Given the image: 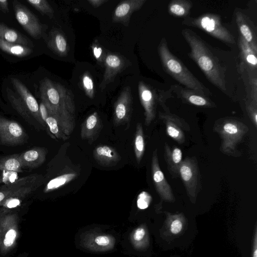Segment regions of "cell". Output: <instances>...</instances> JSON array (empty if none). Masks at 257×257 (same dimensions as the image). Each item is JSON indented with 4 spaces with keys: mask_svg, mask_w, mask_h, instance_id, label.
Instances as JSON below:
<instances>
[{
    "mask_svg": "<svg viewBox=\"0 0 257 257\" xmlns=\"http://www.w3.org/2000/svg\"><path fill=\"white\" fill-rule=\"evenodd\" d=\"M39 90L49 114L56 117L62 132L70 136L76 125L75 106L72 92L47 78L41 81Z\"/></svg>",
    "mask_w": 257,
    "mask_h": 257,
    "instance_id": "1",
    "label": "cell"
},
{
    "mask_svg": "<svg viewBox=\"0 0 257 257\" xmlns=\"http://www.w3.org/2000/svg\"><path fill=\"white\" fill-rule=\"evenodd\" d=\"M181 33L190 46V57L196 63L212 84L225 92L227 90L225 69L211 48L192 30L184 29Z\"/></svg>",
    "mask_w": 257,
    "mask_h": 257,
    "instance_id": "2",
    "label": "cell"
},
{
    "mask_svg": "<svg viewBox=\"0 0 257 257\" xmlns=\"http://www.w3.org/2000/svg\"><path fill=\"white\" fill-rule=\"evenodd\" d=\"M158 52L164 70L186 88L203 95L209 96L211 92L187 69L183 63L170 51L166 40L163 38Z\"/></svg>",
    "mask_w": 257,
    "mask_h": 257,
    "instance_id": "3",
    "label": "cell"
},
{
    "mask_svg": "<svg viewBox=\"0 0 257 257\" xmlns=\"http://www.w3.org/2000/svg\"><path fill=\"white\" fill-rule=\"evenodd\" d=\"M138 91L141 103L144 109L145 124L149 126L156 116L157 107L159 105L164 111L169 108L166 105V100L172 97L171 89L169 90L155 89L140 81Z\"/></svg>",
    "mask_w": 257,
    "mask_h": 257,
    "instance_id": "4",
    "label": "cell"
},
{
    "mask_svg": "<svg viewBox=\"0 0 257 257\" xmlns=\"http://www.w3.org/2000/svg\"><path fill=\"white\" fill-rule=\"evenodd\" d=\"M182 23L203 30L212 36L225 43H235L233 36L222 25L218 15L206 14L197 18H187Z\"/></svg>",
    "mask_w": 257,
    "mask_h": 257,
    "instance_id": "5",
    "label": "cell"
},
{
    "mask_svg": "<svg viewBox=\"0 0 257 257\" xmlns=\"http://www.w3.org/2000/svg\"><path fill=\"white\" fill-rule=\"evenodd\" d=\"M216 131L222 139L220 150L228 155H233L236 145L241 142L248 128L242 122L232 119H226Z\"/></svg>",
    "mask_w": 257,
    "mask_h": 257,
    "instance_id": "6",
    "label": "cell"
},
{
    "mask_svg": "<svg viewBox=\"0 0 257 257\" xmlns=\"http://www.w3.org/2000/svg\"><path fill=\"white\" fill-rule=\"evenodd\" d=\"M179 174L188 196L192 202L194 201L201 188V175L197 159L187 157L182 161L179 166Z\"/></svg>",
    "mask_w": 257,
    "mask_h": 257,
    "instance_id": "7",
    "label": "cell"
},
{
    "mask_svg": "<svg viewBox=\"0 0 257 257\" xmlns=\"http://www.w3.org/2000/svg\"><path fill=\"white\" fill-rule=\"evenodd\" d=\"M19 235L18 217L3 210L0 212V253L6 254L16 243Z\"/></svg>",
    "mask_w": 257,
    "mask_h": 257,
    "instance_id": "8",
    "label": "cell"
},
{
    "mask_svg": "<svg viewBox=\"0 0 257 257\" xmlns=\"http://www.w3.org/2000/svg\"><path fill=\"white\" fill-rule=\"evenodd\" d=\"M115 239L110 234L98 229L84 232L81 237V244L84 248L94 252H105L114 247Z\"/></svg>",
    "mask_w": 257,
    "mask_h": 257,
    "instance_id": "9",
    "label": "cell"
},
{
    "mask_svg": "<svg viewBox=\"0 0 257 257\" xmlns=\"http://www.w3.org/2000/svg\"><path fill=\"white\" fill-rule=\"evenodd\" d=\"M36 187V178L27 176L7 184L0 188V205L10 199H16L25 197L32 192Z\"/></svg>",
    "mask_w": 257,
    "mask_h": 257,
    "instance_id": "10",
    "label": "cell"
},
{
    "mask_svg": "<svg viewBox=\"0 0 257 257\" xmlns=\"http://www.w3.org/2000/svg\"><path fill=\"white\" fill-rule=\"evenodd\" d=\"M27 134L17 122L0 116V144L6 146H17L23 144Z\"/></svg>",
    "mask_w": 257,
    "mask_h": 257,
    "instance_id": "11",
    "label": "cell"
},
{
    "mask_svg": "<svg viewBox=\"0 0 257 257\" xmlns=\"http://www.w3.org/2000/svg\"><path fill=\"white\" fill-rule=\"evenodd\" d=\"M13 5L19 23L33 38H39L42 34V26L38 19L19 1H14Z\"/></svg>",
    "mask_w": 257,
    "mask_h": 257,
    "instance_id": "12",
    "label": "cell"
},
{
    "mask_svg": "<svg viewBox=\"0 0 257 257\" xmlns=\"http://www.w3.org/2000/svg\"><path fill=\"white\" fill-rule=\"evenodd\" d=\"M133 106L131 88L124 87L114 104L113 121L115 126L129 124Z\"/></svg>",
    "mask_w": 257,
    "mask_h": 257,
    "instance_id": "13",
    "label": "cell"
},
{
    "mask_svg": "<svg viewBox=\"0 0 257 257\" xmlns=\"http://www.w3.org/2000/svg\"><path fill=\"white\" fill-rule=\"evenodd\" d=\"M159 117L166 126L167 135L178 144H183L185 141V131L190 130L189 125L183 118L172 114L170 110L159 112Z\"/></svg>",
    "mask_w": 257,
    "mask_h": 257,
    "instance_id": "14",
    "label": "cell"
},
{
    "mask_svg": "<svg viewBox=\"0 0 257 257\" xmlns=\"http://www.w3.org/2000/svg\"><path fill=\"white\" fill-rule=\"evenodd\" d=\"M151 173L156 192L160 198L165 201L174 202L175 197L172 189L160 167L157 149L152 154Z\"/></svg>",
    "mask_w": 257,
    "mask_h": 257,
    "instance_id": "15",
    "label": "cell"
},
{
    "mask_svg": "<svg viewBox=\"0 0 257 257\" xmlns=\"http://www.w3.org/2000/svg\"><path fill=\"white\" fill-rule=\"evenodd\" d=\"M11 81L30 114L41 124L45 126L46 124L41 118L39 111V105L36 98L19 79L12 78Z\"/></svg>",
    "mask_w": 257,
    "mask_h": 257,
    "instance_id": "16",
    "label": "cell"
},
{
    "mask_svg": "<svg viewBox=\"0 0 257 257\" xmlns=\"http://www.w3.org/2000/svg\"><path fill=\"white\" fill-rule=\"evenodd\" d=\"M170 89L179 98L186 103L206 107L216 106L215 103L208 96L203 95L193 90L183 87L178 84L171 85Z\"/></svg>",
    "mask_w": 257,
    "mask_h": 257,
    "instance_id": "17",
    "label": "cell"
},
{
    "mask_svg": "<svg viewBox=\"0 0 257 257\" xmlns=\"http://www.w3.org/2000/svg\"><path fill=\"white\" fill-rule=\"evenodd\" d=\"M235 17L240 35L257 53L256 30L253 23L247 15L239 11L235 13Z\"/></svg>",
    "mask_w": 257,
    "mask_h": 257,
    "instance_id": "18",
    "label": "cell"
},
{
    "mask_svg": "<svg viewBox=\"0 0 257 257\" xmlns=\"http://www.w3.org/2000/svg\"><path fill=\"white\" fill-rule=\"evenodd\" d=\"M105 71L99 87L101 91L106 86L113 82L117 75L125 65L124 59L120 56L113 54H108L105 59Z\"/></svg>",
    "mask_w": 257,
    "mask_h": 257,
    "instance_id": "19",
    "label": "cell"
},
{
    "mask_svg": "<svg viewBox=\"0 0 257 257\" xmlns=\"http://www.w3.org/2000/svg\"><path fill=\"white\" fill-rule=\"evenodd\" d=\"M146 0H126L120 2L116 7L112 17L115 23H121L127 26L132 14L139 10Z\"/></svg>",
    "mask_w": 257,
    "mask_h": 257,
    "instance_id": "20",
    "label": "cell"
},
{
    "mask_svg": "<svg viewBox=\"0 0 257 257\" xmlns=\"http://www.w3.org/2000/svg\"><path fill=\"white\" fill-rule=\"evenodd\" d=\"M102 128V124L97 112L90 114L81 124L80 137L89 144L95 141Z\"/></svg>",
    "mask_w": 257,
    "mask_h": 257,
    "instance_id": "21",
    "label": "cell"
},
{
    "mask_svg": "<svg viewBox=\"0 0 257 257\" xmlns=\"http://www.w3.org/2000/svg\"><path fill=\"white\" fill-rule=\"evenodd\" d=\"M93 156L99 165L105 167L113 166L121 160L120 155L114 148L105 145L97 146L93 150Z\"/></svg>",
    "mask_w": 257,
    "mask_h": 257,
    "instance_id": "22",
    "label": "cell"
},
{
    "mask_svg": "<svg viewBox=\"0 0 257 257\" xmlns=\"http://www.w3.org/2000/svg\"><path fill=\"white\" fill-rule=\"evenodd\" d=\"M47 150L42 147H35L19 155L22 168H36L46 160Z\"/></svg>",
    "mask_w": 257,
    "mask_h": 257,
    "instance_id": "23",
    "label": "cell"
},
{
    "mask_svg": "<svg viewBox=\"0 0 257 257\" xmlns=\"http://www.w3.org/2000/svg\"><path fill=\"white\" fill-rule=\"evenodd\" d=\"M238 40L241 59L240 63L249 71L257 73V53L251 48L240 35Z\"/></svg>",
    "mask_w": 257,
    "mask_h": 257,
    "instance_id": "24",
    "label": "cell"
},
{
    "mask_svg": "<svg viewBox=\"0 0 257 257\" xmlns=\"http://www.w3.org/2000/svg\"><path fill=\"white\" fill-rule=\"evenodd\" d=\"M164 158L171 175L174 178L178 177L179 176V166L182 161L181 150L176 147L171 148L166 143L164 145Z\"/></svg>",
    "mask_w": 257,
    "mask_h": 257,
    "instance_id": "25",
    "label": "cell"
},
{
    "mask_svg": "<svg viewBox=\"0 0 257 257\" xmlns=\"http://www.w3.org/2000/svg\"><path fill=\"white\" fill-rule=\"evenodd\" d=\"M238 71L245 86L247 98L257 102V73L249 71L240 63Z\"/></svg>",
    "mask_w": 257,
    "mask_h": 257,
    "instance_id": "26",
    "label": "cell"
},
{
    "mask_svg": "<svg viewBox=\"0 0 257 257\" xmlns=\"http://www.w3.org/2000/svg\"><path fill=\"white\" fill-rule=\"evenodd\" d=\"M47 45L54 53L61 57L68 54L69 46L67 40L64 34L59 31L55 30L51 33Z\"/></svg>",
    "mask_w": 257,
    "mask_h": 257,
    "instance_id": "27",
    "label": "cell"
},
{
    "mask_svg": "<svg viewBox=\"0 0 257 257\" xmlns=\"http://www.w3.org/2000/svg\"><path fill=\"white\" fill-rule=\"evenodd\" d=\"M0 38L9 42L29 47L33 45V43L29 38L2 23H0Z\"/></svg>",
    "mask_w": 257,
    "mask_h": 257,
    "instance_id": "28",
    "label": "cell"
},
{
    "mask_svg": "<svg viewBox=\"0 0 257 257\" xmlns=\"http://www.w3.org/2000/svg\"><path fill=\"white\" fill-rule=\"evenodd\" d=\"M0 49L5 53L18 57H26L33 52V50L29 47L9 42L1 38Z\"/></svg>",
    "mask_w": 257,
    "mask_h": 257,
    "instance_id": "29",
    "label": "cell"
},
{
    "mask_svg": "<svg viewBox=\"0 0 257 257\" xmlns=\"http://www.w3.org/2000/svg\"><path fill=\"white\" fill-rule=\"evenodd\" d=\"M134 153L136 161L139 164L144 154L145 150V142L143 126L138 122L136 125L134 140Z\"/></svg>",
    "mask_w": 257,
    "mask_h": 257,
    "instance_id": "30",
    "label": "cell"
},
{
    "mask_svg": "<svg viewBox=\"0 0 257 257\" xmlns=\"http://www.w3.org/2000/svg\"><path fill=\"white\" fill-rule=\"evenodd\" d=\"M192 7V3L186 0L172 1L168 6L169 13L177 17L187 16Z\"/></svg>",
    "mask_w": 257,
    "mask_h": 257,
    "instance_id": "31",
    "label": "cell"
},
{
    "mask_svg": "<svg viewBox=\"0 0 257 257\" xmlns=\"http://www.w3.org/2000/svg\"><path fill=\"white\" fill-rule=\"evenodd\" d=\"M146 228L141 225L134 229L130 234V239L132 246L136 249L145 248L148 242Z\"/></svg>",
    "mask_w": 257,
    "mask_h": 257,
    "instance_id": "32",
    "label": "cell"
},
{
    "mask_svg": "<svg viewBox=\"0 0 257 257\" xmlns=\"http://www.w3.org/2000/svg\"><path fill=\"white\" fill-rule=\"evenodd\" d=\"M76 176L77 174L75 172L62 174L50 180L44 189V192L47 193L55 190L72 181Z\"/></svg>",
    "mask_w": 257,
    "mask_h": 257,
    "instance_id": "33",
    "label": "cell"
},
{
    "mask_svg": "<svg viewBox=\"0 0 257 257\" xmlns=\"http://www.w3.org/2000/svg\"><path fill=\"white\" fill-rule=\"evenodd\" d=\"M6 90L8 98L12 105L24 118L28 120L31 114L20 96L16 95L10 88H7Z\"/></svg>",
    "mask_w": 257,
    "mask_h": 257,
    "instance_id": "34",
    "label": "cell"
},
{
    "mask_svg": "<svg viewBox=\"0 0 257 257\" xmlns=\"http://www.w3.org/2000/svg\"><path fill=\"white\" fill-rule=\"evenodd\" d=\"M22 168L19 155H15L0 159V170L19 172Z\"/></svg>",
    "mask_w": 257,
    "mask_h": 257,
    "instance_id": "35",
    "label": "cell"
},
{
    "mask_svg": "<svg viewBox=\"0 0 257 257\" xmlns=\"http://www.w3.org/2000/svg\"><path fill=\"white\" fill-rule=\"evenodd\" d=\"M45 124L55 138L64 141L68 138V137L66 136L61 131L57 119L54 116L49 114L45 120Z\"/></svg>",
    "mask_w": 257,
    "mask_h": 257,
    "instance_id": "36",
    "label": "cell"
},
{
    "mask_svg": "<svg viewBox=\"0 0 257 257\" xmlns=\"http://www.w3.org/2000/svg\"><path fill=\"white\" fill-rule=\"evenodd\" d=\"M30 5L44 15H46L50 18L54 16V11L49 3L46 0H28Z\"/></svg>",
    "mask_w": 257,
    "mask_h": 257,
    "instance_id": "37",
    "label": "cell"
},
{
    "mask_svg": "<svg viewBox=\"0 0 257 257\" xmlns=\"http://www.w3.org/2000/svg\"><path fill=\"white\" fill-rule=\"evenodd\" d=\"M81 82L86 95L92 99L94 96V83L91 76L88 72H85L83 74Z\"/></svg>",
    "mask_w": 257,
    "mask_h": 257,
    "instance_id": "38",
    "label": "cell"
},
{
    "mask_svg": "<svg viewBox=\"0 0 257 257\" xmlns=\"http://www.w3.org/2000/svg\"><path fill=\"white\" fill-rule=\"evenodd\" d=\"M246 110L255 127L257 125V102L246 98L245 102Z\"/></svg>",
    "mask_w": 257,
    "mask_h": 257,
    "instance_id": "39",
    "label": "cell"
},
{
    "mask_svg": "<svg viewBox=\"0 0 257 257\" xmlns=\"http://www.w3.org/2000/svg\"><path fill=\"white\" fill-rule=\"evenodd\" d=\"M152 200L151 195L146 191H142L138 196L137 204L140 209L147 208Z\"/></svg>",
    "mask_w": 257,
    "mask_h": 257,
    "instance_id": "40",
    "label": "cell"
},
{
    "mask_svg": "<svg viewBox=\"0 0 257 257\" xmlns=\"http://www.w3.org/2000/svg\"><path fill=\"white\" fill-rule=\"evenodd\" d=\"M182 229V223L179 219H175L172 221L171 224L170 230L172 233L177 234L179 233Z\"/></svg>",
    "mask_w": 257,
    "mask_h": 257,
    "instance_id": "41",
    "label": "cell"
},
{
    "mask_svg": "<svg viewBox=\"0 0 257 257\" xmlns=\"http://www.w3.org/2000/svg\"><path fill=\"white\" fill-rule=\"evenodd\" d=\"M39 111L41 118L44 121V122L45 123V120L48 116L49 113L46 106L42 101L39 105Z\"/></svg>",
    "mask_w": 257,
    "mask_h": 257,
    "instance_id": "42",
    "label": "cell"
},
{
    "mask_svg": "<svg viewBox=\"0 0 257 257\" xmlns=\"http://www.w3.org/2000/svg\"><path fill=\"white\" fill-rule=\"evenodd\" d=\"M93 55L97 60H100L102 55V49L101 47L93 44L92 46Z\"/></svg>",
    "mask_w": 257,
    "mask_h": 257,
    "instance_id": "43",
    "label": "cell"
},
{
    "mask_svg": "<svg viewBox=\"0 0 257 257\" xmlns=\"http://www.w3.org/2000/svg\"><path fill=\"white\" fill-rule=\"evenodd\" d=\"M87 2L93 7L98 8L106 3V0H88Z\"/></svg>",
    "mask_w": 257,
    "mask_h": 257,
    "instance_id": "44",
    "label": "cell"
},
{
    "mask_svg": "<svg viewBox=\"0 0 257 257\" xmlns=\"http://www.w3.org/2000/svg\"><path fill=\"white\" fill-rule=\"evenodd\" d=\"M8 5V1L0 0V10L4 13H8L9 12Z\"/></svg>",
    "mask_w": 257,
    "mask_h": 257,
    "instance_id": "45",
    "label": "cell"
},
{
    "mask_svg": "<svg viewBox=\"0 0 257 257\" xmlns=\"http://www.w3.org/2000/svg\"><path fill=\"white\" fill-rule=\"evenodd\" d=\"M252 257H257V232L255 227L253 244Z\"/></svg>",
    "mask_w": 257,
    "mask_h": 257,
    "instance_id": "46",
    "label": "cell"
},
{
    "mask_svg": "<svg viewBox=\"0 0 257 257\" xmlns=\"http://www.w3.org/2000/svg\"><path fill=\"white\" fill-rule=\"evenodd\" d=\"M0 182H1V178H0Z\"/></svg>",
    "mask_w": 257,
    "mask_h": 257,
    "instance_id": "47",
    "label": "cell"
}]
</instances>
